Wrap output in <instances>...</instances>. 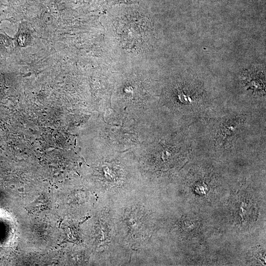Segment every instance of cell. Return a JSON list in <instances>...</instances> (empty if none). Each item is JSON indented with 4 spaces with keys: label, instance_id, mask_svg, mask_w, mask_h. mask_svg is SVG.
Listing matches in <instances>:
<instances>
[{
    "label": "cell",
    "instance_id": "1",
    "mask_svg": "<svg viewBox=\"0 0 266 266\" xmlns=\"http://www.w3.org/2000/svg\"><path fill=\"white\" fill-rule=\"evenodd\" d=\"M119 219L118 234L124 242L132 248L146 242L147 216L146 208L140 203L127 206Z\"/></svg>",
    "mask_w": 266,
    "mask_h": 266
}]
</instances>
